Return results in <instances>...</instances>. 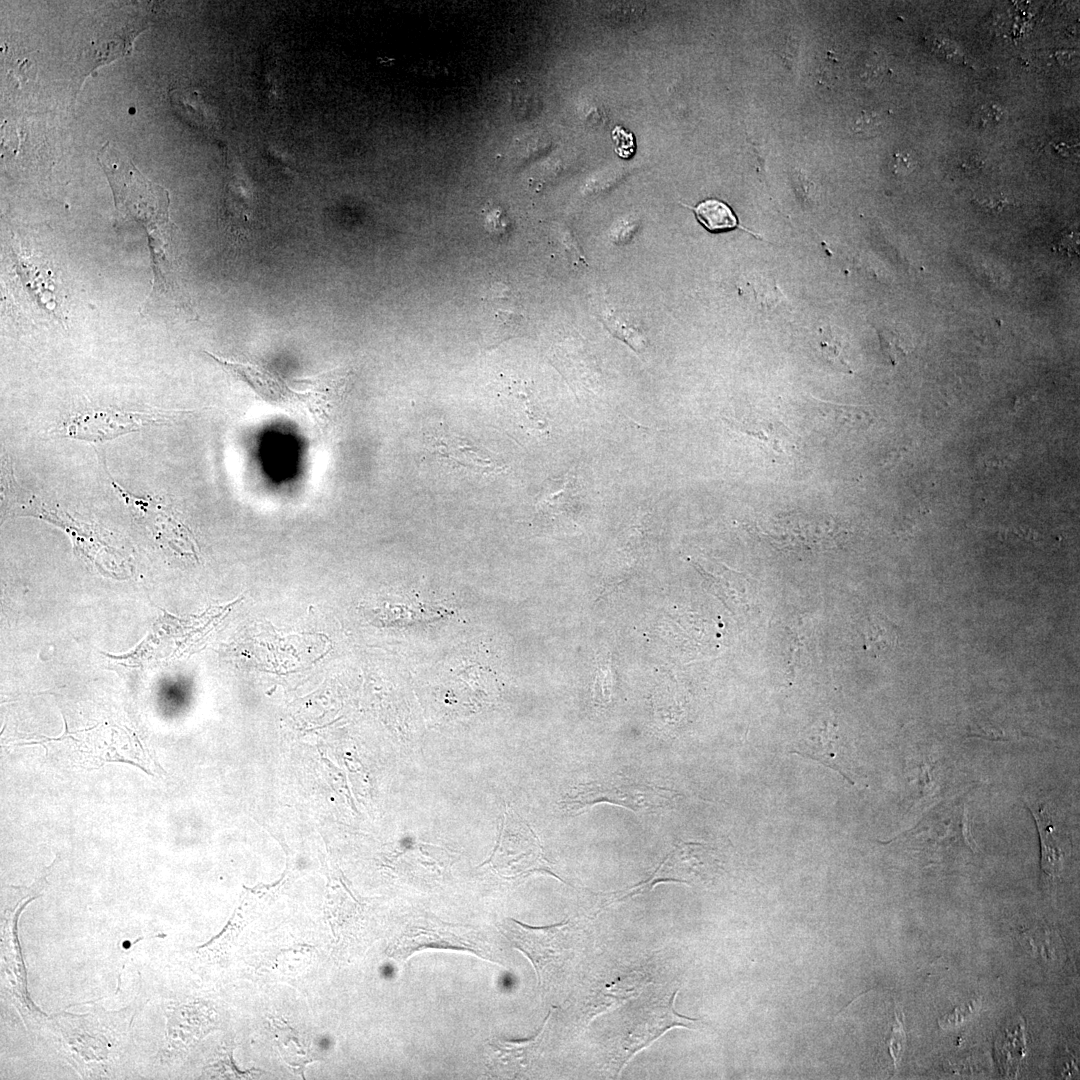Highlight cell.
<instances>
[{"label":"cell","instance_id":"1","mask_svg":"<svg viewBox=\"0 0 1080 1080\" xmlns=\"http://www.w3.org/2000/svg\"><path fill=\"white\" fill-rule=\"evenodd\" d=\"M109 144L99 160L109 178L118 214L137 222L147 235L151 256V290L145 309L164 300L172 307L195 316L184 291L177 228L169 218L168 192L145 179L126 158Z\"/></svg>","mask_w":1080,"mask_h":1080},{"label":"cell","instance_id":"2","mask_svg":"<svg viewBox=\"0 0 1080 1080\" xmlns=\"http://www.w3.org/2000/svg\"><path fill=\"white\" fill-rule=\"evenodd\" d=\"M678 793L658 785L616 777L583 783L573 787L561 800L568 814H578L600 803H610L638 813H653L669 808Z\"/></svg>","mask_w":1080,"mask_h":1080},{"label":"cell","instance_id":"3","mask_svg":"<svg viewBox=\"0 0 1080 1080\" xmlns=\"http://www.w3.org/2000/svg\"><path fill=\"white\" fill-rule=\"evenodd\" d=\"M516 818L513 813L508 817V825L504 828L499 846L489 862L501 875L513 879L537 871L555 876L544 859L536 835L523 821Z\"/></svg>","mask_w":1080,"mask_h":1080},{"label":"cell","instance_id":"4","mask_svg":"<svg viewBox=\"0 0 1080 1080\" xmlns=\"http://www.w3.org/2000/svg\"><path fill=\"white\" fill-rule=\"evenodd\" d=\"M426 948L466 950L481 957L487 954L483 941L470 928L429 919L413 921L399 938L395 951L408 958Z\"/></svg>","mask_w":1080,"mask_h":1080},{"label":"cell","instance_id":"5","mask_svg":"<svg viewBox=\"0 0 1080 1080\" xmlns=\"http://www.w3.org/2000/svg\"><path fill=\"white\" fill-rule=\"evenodd\" d=\"M567 923L564 921L546 927H531L508 918L499 928L511 944L529 958L540 985L543 982L545 970L560 958L562 929Z\"/></svg>","mask_w":1080,"mask_h":1080},{"label":"cell","instance_id":"6","mask_svg":"<svg viewBox=\"0 0 1080 1080\" xmlns=\"http://www.w3.org/2000/svg\"><path fill=\"white\" fill-rule=\"evenodd\" d=\"M768 536L788 548H828L836 536V524L831 519L792 515L777 517L769 526Z\"/></svg>","mask_w":1080,"mask_h":1080},{"label":"cell","instance_id":"7","mask_svg":"<svg viewBox=\"0 0 1080 1080\" xmlns=\"http://www.w3.org/2000/svg\"><path fill=\"white\" fill-rule=\"evenodd\" d=\"M676 995L677 991L674 992L669 999L654 1003L655 1005L653 1007H647L642 1011V1014L637 1017V1021L632 1024L628 1036L625 1039L624 1050L628 1054L627 1059L637 1051L655 1041L668 1029L674 1026L689 1028L696 1022V1019H691L676 1013L674 1009Z\"/></svg>","mask_w":1080,"mask_h":1080},{"label":"cell","instance_id":"8","mask_svg":"<svg viewBox=\"0 0 1080 1080\" xmlns=\"http://www.w3.org/2000/svg\"><path fill=\"white\" fill-rule=\"evenodd\" d=\"M14 251V263L13 268L15 275L17 276V283H19L23 296L27 298L30 305L35 306L39 312H44L49 315L50 318L61 322L63 316L58 312L57 306L59 305L55 299L53 291L55 283L51 279L52 274L50 269L44 268V265L32 262L30 255H25L24 251L20 248L17 252L11 246Z\"/></svg>","mask_w":1080,"mask_h":1080},{"label":"cell","instance_id":"9","mask_svg":"<svg viewBox=\"0 0 1080 1080\" xmlns=\"http://www.w3.org/2000/svg\"><path fill=\"white\" fill-rule=\"evenodd\" d=\"M538 1031L537 1035L530 1039L507 1041L493 1039L488 1049V1065L498 1075L513 1077L525 1072L536 1059L541 1043L546 1034L548 1018Z\"/></svg>","mask_w":1080,"mask_h":1080},{"label":"cell","instance_id":"10","mask_svg":"<svg viewBox=\"0 0 1080 1080\" xmlns=\"http://www.w3.org/2000/svg\"><path fill=\"white\" fill-rule=\"evenodd\" d=\"M483 301L486 304L483 335L489 345L496 346L518 333L523 316L512 308V295L505 285L491 286Z\"/></svg>","mask_w":1080,"mask_h":1080},{"label":"cell","instance_id":"11","mask_svg":"<svg viewBox=\"0 0 1080 1080\" xmlns=\"http://www.w3.org/2000/svg\"><path fill=\"white\" fill-rule=\"evenodd\" d=\"M144 421L141 416L134 414L88 412L70 421L67 434L83 440H108L138 430Z\"/></svg>","mask_w":1080,"mask_h":1080},{"label":"cell","instance_id":"12","mask_svg":"<svg viewBox=\"0 0 1080 1080\" xmlns=\"http://www.w3.org/2000/svg\"><path fill=\"white\" fill-rule=\"evenodd\" d=\"M794 752L813 759L839 772L850 783H853L848 775V766L844 753L839 748L836 728L826 724L818 731L808 735L797 746Z\"/></svg>","mask_w":1080,"mask_h":1080},{"label":"cell","instance_id":"13","mask_svg":"<svg viewBox=\"0 0 1080 1080\" xmlns=\"http://www.w3.org/2000/svg\"><path fill=\"white\" fill-rule=\"evenodd\" d=\"M1030 810L1040 836L1041 842V868L1050 877L1059 876L1065 855L1067 854L1065 842L1061 839L1051 815L1045 805L1027 806Z\"/></svg>","mask_w":1080,"mask_h":1080},{"label":"cell","instance_id":"14","mask_svg":"<svg viewBox=\"0 0 1080 1080\" xmlns=\"http://www.w3.org/2000/svg\"><path fill=\"white\" fill-rule=\"evenodd\" d=\"M728 421L740 432L754 437L777 453H786L793 447L789 430L778 421L755 416Z\"/></svg>","mask_w":1080,"mask_h":1080},{"label":"cell","instance_id":"15","mask_svg":"<svg viewBox=\"0 0 1080 1080\" xmlns=\"http://www.w3.org/2000/svg\"><path fill=\"white\" fill-rule=\"evenodd\" d=\"M742 288L752 305L765 312L772 311L787 301L776 280L762 272L752 271L748 274Z\"/></svg>","mask_w":1080,"mask_h":1080},{"label":"cell","instance_id":"16","mask_svg":"<svg viewBox=\"0 0 1080 1080\" xmlns=\"http://www.w3.org/2000/svg\"><path fill=\"white\" fill-rule=\"evenodd\" d=\"M816 414L831 430H860L873 421L872 414L863 407L818 403Z\"/></svg>","mask_w":1080,"mask_h":1080},{"label":"cell","instance_id":"17","mask_svg":"<svg viewBox=\"0 0 1080 1080\" xmlns=\"http://www.w3.org/2000/svg\"><path fill=\"white\" fill-rule=\"evenodd\" d=\"M697 220L710 232L717 233L739 227L732 209L717 199H707L692 208Z\"/></svg>","mask_w":1080,"mask_h":1080},{"label":"cell","instance_id":"18","mask_svg":"<svg viewBox=\"0 0 1080 1080\" xmlns=\"http://www.w3.org/2000/svg\"><path fill=\"white\" fill-rule=\"evenodd\" d=\"M863 634L866 649L874 655L889 651L897 641L894 626L884 618H872L866 625Z\"/></svg>","mask_w":1080,"mask_h":1080},{"label":"cell","instance_id":"19","mask_svg":"<svg viewBox=\"0 0 1080 1080\" xmlns=\"http://www.w3.org/2000/svg\"><path fill=\"white\" fill-rule=\"evenodd\" d=\"M997 1052L1007 1074H1012L1013 1070L1016 1073L1019 1062L1025 1054V1041L1021 1023L1013 1031H1005L1004 1035L999 1038Z\"/></svg>","mask_w":1080,"mask_h":1080},{"label":"cell","instance_id":"20","mask_svg":"<svg viewBox=\"0 0 1080 1080\" xmlns=\"http://www.w3.org/2000/svg\"><path fill=\"white\" fill-rule=\"evenodd\" d=\"M879 337L883 350L891 360H897L906 352V341L895 329L883 328L879 330Z\"/></svg>","mask_w":1080,"mask_h":1080},{"label":"cell","instance_id":"21","mask_svg":"<svg viewBox=\"0 0 1080 1080\" xmlns=\"http://www.w3.org/2000/svg\"><path fill=\"white\" fill-rule=\"evenodd\" d=\"M882 127V119L875 112H861L852 124V131L863 137L876 135Z\"/></svg>","mask_w":1080,"mask_h":1080},{"label":"cell","instance_id":"22","mask_svg":"<svg viewBox=\"0 0 1080 1080\" xmlns=\"http://www.w3.org/2000/svg\"><path fill=\"white\" fill-rule=\"evenodd\" d=\"M819 347L821 353L827 360L833 362L834 364H836L837 362L844 364L841 359V354L843 352V344L840 338L836 336V334L833 335L831 332L824 333L819 342Z\"/></svg>","mask_w":1080,"mask_h":1080},{"label":"cell","instance_id":"23","mask_svg":"<svg viewBox=\"0 0 1080 1080\" xmlns=\"http://www.w3.org/2000/svg\"><path fill=\"white\" fill-rule=\"evenodd\" d=\"M980 1004L981 1001H972L966 1005L957 1007L952 1013L947 1014L945 1017H943L939 1021V1025H941L944 1029H947L948 1027L951 1028L955 1025L957 1026L963 1023L974 1015Z\"/></svg>","mask_w":1080,"mask_h":1080},{"label":"cell","instance_id":"24","mask_svg":"<svg viewBox=\"0 0 1080 1080\" xmlns=\"http://www.w3.org/2000/svg\"><path fill=\"white\" fill-rule=\"evenodd\" d=\"M895 1024L891 1030L890 1037L887 1041L889 1052L894 1061L895 1067L901 1059L902 1051L905 1043V1034L901 1021L898 1019L897 1014Z\"/></svg>","mask_w":1080,"mask_h":1080},{"label":"cell","instance_id":"25","mask_svg":"<svg viewBox=\"0 0 1080 1080\" xmlns=\"http://www.w3.org/2000/svg\"><path fill=\"white\" fill-rule=\"evenodd\" d=\"M976 119L981 127H995L1004 119V111L997 105H984L979 109Z\"/></svg>","mask_w":1080,"mask_h":1080},{"label":"cell","instance_id":"26","mask_svg":"<svg viewBox=\"0 0 1080 1080\" xmlns=\"http://www.w3.org/2000/svg\"><path fill=\"white\" fill-rule=\"evenodd\" d=\"M1078 236L1074 232L1062 233L1053 243V251L1068 257L1078 254Z\"/></svg>","mask_w":1080,"mask_h":1080},{"label":"cell","instance_id":"27","mask_svg":"<svg viewBox=\"0 0 1080 1080\" xmlns=\"http://www.w3.org/2000/svg\"><path fill=\"white\" fill-rule=\"evenodd\" d=\"M916 166V161L909 153L898 152L894 154L892 170L897 175H907Z\"/></svg>","mask_w":1080,"mask_h":1080},{"label":"cell","instance_id":"28","mask_svg":"<svg viewBox=\"0 0 1080 1080\" xmlns=\"http://www.w3.org/2000/svg\"><path fill=\"white\" fill-rule=\"evenodd\" d=\"M500 220H502V213L499 210H497L496 208L489 210L485 217L487 229L494 234L497 232H502V227H504V224L502 222H499Z\"/></svg>","mask_w":1080,"mask_h":1080}]
</instances>
